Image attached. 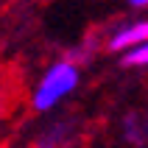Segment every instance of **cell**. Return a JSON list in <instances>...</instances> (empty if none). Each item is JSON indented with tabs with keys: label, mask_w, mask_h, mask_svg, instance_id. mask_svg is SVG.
<instances>
[{
	"label": "cell",
	"mask_w": 148,
	"mask_h": 148,
	"mask_svg": "<svg viewBox=\"0 0 148 148\" xmlns=\"http://www.w3.org/2000/svg\"><path fill=\"white\" fill-rule=\"evenodd\" d=\"M145 36H148V25L145 23H134L123 31H117L112 39H109V50H126V48H137V45H145Z\"/></svg>",
	"instance_id": "obj_2"
},
{
	"label": "cell",
	"mask_w": 148,
	"mask_h": 148,
	"mask_svg": "<svg viewBox=\"0 0 148 148\" xmlns=\"http://www.w3.org/2000/svg\"><path fill=\"white\" fill-rule=\"evenodd\" d=\"M45 148H48V145H45Z\"/></svg>",
	"instance_id": "obj_4"
},
{
	"label": "cell",
	"mask_w": 148,
	"mask_h": 148,
	"mask_svg": "<svg viewBox=\"0 0 148 148\" xmlns=\"http://www.w3.org/2000/svg\"><path fill=\"white\" fill-rule=\"evenodd\" d=\"M75 84H78V70H75V64L73 62H56V64L45 73L42 84L36 87V92H34V109L45 112V109L56 106L64 95H70V92L75 90Z\"/></svg>",
	"instance_id": "obj_1"
},
{
	"label": "cell",
	"mask_w": 148,
	"mask_h": 148,
	"mask_svg": "<svg viewBox=\"0 0 148 148\" xmlns=\"http://www.w3.org/2000/svg\"><path fill=\"white\" fill-rule=\"evenodd\" d=\"M145 59H148V48L145 45H137V48L126 50V56L120 59V64L123 67H140V64H145Z\"/></svg>",
	"instance_id": "obj_3"
}]
</instances>
